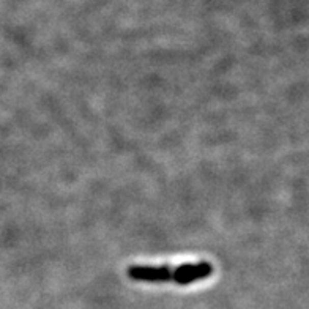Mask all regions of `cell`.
Wrapping results in <instances>:
<instances>
[{
	"instance_id": "obj_1",
	"label": "cell",
	"mask_w": 309,
	"mask_h": 309,
	"mask_svg": "<svg viewBox=\"0 0 309 309\" xmlns=\"http://www.w3.org/2000/svg\"><path fill=\"white\" fill-rule=\"evenodd\" d=\"M128 276L136 281H147V283H164L174 281L177 284H191L199 281L213 273V267L208 262H198V264H183L178 267H152V265H131L128 267Z\"/></svg>"
}]
</instances>
